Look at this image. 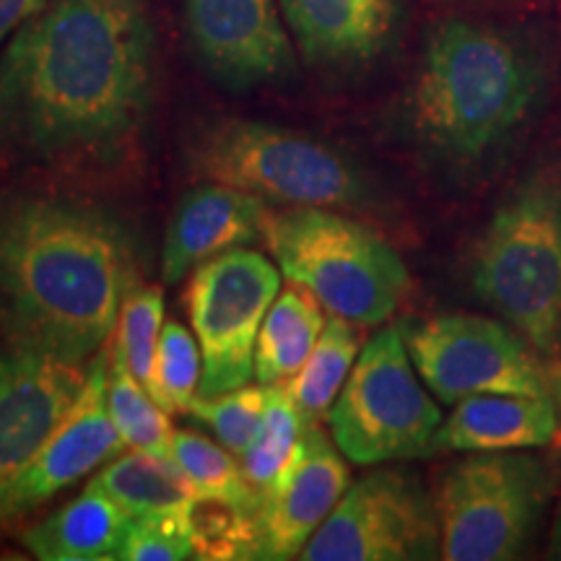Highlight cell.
Segmentation results:
<instances>
[{"label":"cell","mask_w":561,"mask_h":561,"mask_svg":"<svg viewBox=\"0 0 561 561\" xmlns=\"http://www.w3.org/2000/svg\"><path fill=\"white\" fill-rule=\"evenodd\" d=\"M151 91L146 0H50L0 55V164L112 157Z\"/></svg>","instance_id":"1"},{"label":"cell","mask_w":561,"mask_h":561,"mask_svg":"<svg viewBox=\"0 0 561 561\" xmlns=\"http://www.w3.org/2000/svg\"><path fill=\"white\" fill-rule=\"evenodd\" d=\"M133 231L94 203L0 187V339L83 364L138 289Z\"/></svg>","instance_id":"2"},{"label":"cell","mask_w":561,"mask_h":561,"mask_svg":"<svg viewBox=\"0 0 561 561\" xmlns=\"http://www.w3.org/2000/svg\"><path fill=\"white\" fill-rule=\"evenodd\" d=\"M533 96L536 68L507 37L450 19L426 37L409 115L426 149L473 161L523 123Z\"/></svg>","instance_id":"3"},{"label":"cell","mask_w":561,"mask_h":561,"mask_svg":"<svg viewBox=\"0 0 561 561\" xmlns=\"http://www.w3.org/2000/svg\"><path fill=\"white\" fill-rule=\"evenodd\" d=\"M473 291L538 351L561 339V178L536 172L512 191L481 234Z\"/></svg>","instance_id":"4"},{"label":"cell","mask_w":561,"mask_h":561,"mask_svg":"<svg viewBox=\"0 0 561 561\" xmlns=\"http://www.w3.org/2000/svg\"><path fill=\"white\" fill-rule=\"evenodd\" d=\"M263 242L278 268L325 310L356 325H377L409 291V268L367 224L322 206L265 210Z\"/></svg>","instance_id":"5"},{"label":"cell","mask_w":561,"mask_h":561,"mask_svg":"<svg viewBox=\"0 0 561 561\" xmlns=\"http://www.w3.org/2000/svg\"><path fill=\"white\" fill-rule=\"evenodd\" d=\"M191 164L203 180L280 206L356 208L369 201L359 167L325 140L261 121H221L195 138Z\"/></svg>","instance_id":"6"},{"label":"cell","mask_w":561,"mask_h":561,"mask_svg":"<svg viewBox=\"0 0 561 561\" xmlns=\"http://www.w3.org/2000/svg\"><path fill=\"white\" fill-rule=\"evenodd\" d=\"M553 479L533 455L473 453L442 473L437 496L442 559L510 561L523 557L546 504Z\"/></svg>","instance_id":"7"},{"label":"cell","mask_w":561,"mask_h":561,"mask_svg":"<svg viewBox=\"0 0 561 561\" xmlns=\"http://www.w3.org/2000/svg\"><path fill=\"white\" fill-rule=\"evenodd\" d=\"M442 411L426 392L401 328H382L359 351L328 411L333 442L351 462L380 466L434 453Z\"/></svg>","instance_id":"8"},{"label":"cell","mask_w":561,"mask_h":561,"mask_svg":"<svg viewBox=\"0 0 561 561\" xmlns=\"http://www.w3.org/2000/svg\"><path fill=\"white\" fill-rule=\"evenodd\" d=\"M280 276L255 250L231 248L195 265L185 305L201 343L203 398L237 390L255 377V343Z\"/></svg>","instance_id":"9"},{"label":"cell","mask_w":561,"mask_h":561,"mask_svg":"<svg viewBox=\"0 0 561 561\" xmlns=\"http://www.w3.org/2000/svg\"><path fill=\"white\" fill-rule=\"evenodd\" d=\"M413 367L442 403L471 396L551 398V377L525 339L479 314H434L401 328Z\"/></svg>","instance_id":"10"},{"label":"cell","mask_w":561,"mask_h":561,"mask_svg":"<svg viewBox=\"0 0 561 561\" xmlns=\"http://www.w3.org/2000/svg\"><path fill=\"white\" fill-rule=\"evenodd\" d=\"M442 557L437 504L416 476L380 468L351 483L299 553L305 561H411Z\"/></svg>","instance_id":"11"},{"label":"cell","mask_w":561,"mask_h":561,"mask_svg":"<svg viewBox=\"0 0 561 561\" xmlns=\"http://www.w3.org/2000/svg\"><path fill=\"white\" fill-rule=\"evenodd\" d=\"M107 371L110 346L96 351L87 369V385H83L79 401L53 432V437L34 455L30 466L21 468L0 489V528H9L11 523L39 510L58 491L123 450L125 442L107 405Z\"/></svg>","instance_id":"12"},{"label":"cell","mask_w":561,"mask_h":561,"mask_svg":"<svg viewBox=\"0 0 561 561\" xmlns=\"http://www.w3.org/2000/svg\"><path fill=\"white\" fill-rule=\"evenodd\" d=\"M185 24L195 55L221 87L248 91L294 73L273 0H185Z\"/></svg>","instance_id":"13"},{"label":"cell","mask_w":561,"mask_h":561,"mask_svg":"<svg viewBox=\"0 0 561 561\" xmlns=\"http://www.w3.org/2000/svg\"><path fill=\"white\" fill-rule=\"evenodd\" d=\"M335 442L314 424L301 432L297 453L276 489L252 512V559H297L348 489V468Z\"/></svg>","instance_id":"14"},{"label":"cell","mask_w":561,"mask_h":561,"mask_svg":"<svg viewBox=\"0 0 561 561\" xmlns=\"http://www.w3.org/2000/svg\"><path fill=\"white\" fill-rule=\"evenodd\" d=\"M87 371L0 339V489L26 468L79 401Z\"/></svg>","instance_id":"15"},{"label":"cell","mask_w":561,"mask_h":561,"mask_svg":"<svg viewBox=\"0 0 561 561\" xmlns=\"http://www.w3.org/2000/svg\"><path fill=\"white\" fill-rule=\"evenodd\" d=\"M265 201L206 182L182 195L161 248V278L178 284L208 257L263 240Z\"/></svg>","instance_id":"16"},{"label":"cell","mask_w":561,"mask_h":561,"mask_svg":"<svg viewBox=\"0 0 561 561\" xmlns=\"http://www.w3.org/2000/svg\"><path fill=\"white\" fill-rule=\"evenodd\" d=\"M299 50L314 66L371 60L396 30V0H280Z\"/></svg>","instance_id":"17"},{"label":"cell","mask_w":561,"mask_h":561,"mask_svg":"<svg viewBox=\"0 0 561 561\" xmlns=\"http://www.w3.org/2000/svg\"><path fill=\"white\" fill-rule=\"evenodd\" d=\"M559 413L551 398L471 396L442 421L434 450L502 453L543 447L557 437Z\"/></svg>","instance_id":"18"},{"label":"cell","mask_w":561,"mask_h":561,"mask_svg":"<svg viewBox=\"0 0 561 561\" xmlns=\"http://www.w3.org/2000/svg\"><path fill=\"white\" fill-rule=\"evenodd\" d=\"M128 528V512L89 483L81 496L32 525L21 543L42 561H107L117 559Z\"/></svg>","instance_id":"19"},{"label":"cell","mask_w":561,"mask_h":561,"mask_svg":"<svg viewBox=\"0 0 561 561\" xmlns=\"http://www.w3.org/2000/svg\"><path fill=\"white\" fill-rule=\"evenodd\" d=\"M322 305L305 286L291 284L273 299L255 343V380L263 388L286 385L305 367L322 328Z\"/></svg>","instance_id":"20"},{"label":"cell","mask_w":561,"mask_h":561,"mask_svg":"<svg viewBox=\"0 0 561 561\" xmlns=\"http://www.w3.org/2000/svg\"><path fill=\"white\" fill-rule=\"evenodd\" d=\"M91 483L112 496L130 517L187 512L195 502L193 483L170 455L136 450L112 460Z\"/></svg>","instance_id":"21"},{"label":"cell","mask_w":561,"mask_h":561,"mask_svg":"<svg viewBox=\"0 0 561 561\" xmlns=\"http://www.w3.org/2000/svg\"><path fill=\"white\" fill-rule=\"evenodd\" d=\"M354 325L356 322L333 314L322 328L305 367L284 385L307 424H314L331 411L343 382L351 375V367L359 356V333Z\"/></svg>","instance_id":"22"},{"label":"cell","mask_w":561,"mask_h":561,"mask_svg":"<svg viewBox=\"0 0 561 561\" xmlns=\"http://www.w3.org/2000/svg\"><path fill=\"white\" fill-rule=\"evenodd\" d=\"M307 421L294 405L284 385L265 388V416L250 450L242 455V471L250 483L255 504L265 500L297 453Z\"/></svg>","instance_id":"23"},{"label":"cell","mask_w":561,"mask_h":561,"mask_svg":"<svg viewBox=\"0 0 561 561\" xmlns=\"http://www.w3.org/2000/svg\"><path fill=\"white\" fill-rule=\"evenodd\" d=\"M107 405L125 445L140 453L170 455L174 434L170 416L153 401L151 392L133 377L117 343L110 346Z\"/></svg>","instance_id":"24"},{"label":"cell","mask_w":561,"mask_h":561,"mask_svg":"<svg viewBox=\"0 0 561 561\" xmlns=\"http://www.w3.org/2000/svg\"><path fill=\"white\" fill-rule=\"evenodd\" d=\"M170 458L193 483L195 496L219 500L255 512V496L237 460L198 432L180 430L172 434Z\"/></svg>","instance_id":"25"},{"label":"cell","mask_w":561,"mask_h":561,"mask_svg":"<svg viewBox=\"0 0 561 561\" xmlns=\"http://www.w3.org/2000/svg\"><path fill=\"white\" fill-rule=\"evenodd\" d=\"M201 375L203 356L198 339L182 322L167 320L159 335L151 398L167 413L187 411L198 396Z\"/></svg>","instance_id":"26"},{"label":"cell","mask_w":561,"mask_h":561,"mask_svg":"<svg viewBox=\"0 0 561 561\" xmlns=\"http://www.w3.org/2000/svg\"><path fill=\"white\" fill-rule=\"evenodd\" d=\"M164 322V294L157 286L133 289L125 299L117 322V348L123 351L133 377L153 392L159 331Z\"/></svg>","instance_id":"27"},{"label":"cell","mask_w":561,"mask_h":561,"mask_svg":"<svg viewBox=\"0 0 561 561\" xmlns=\"http://www.w3.org/2000/svg\"><path fill=\"white\" fill-rule=\"evenodd\" d=\"M187 413L221 439L231 453L244 455L255 442L265 416V388H242L221 392V396H195Z\"/></svg>","instance_id":"28"},{"label":"cell","mask_w":561,"mask_h":561,"mask_svg":"<svg viewBox=\"0 0 561 561\" xmlns=\"http://www.w3.org/2000/svg\"><path fill=\"white\" fill-rule=\"evenodd\" d=\"M121 561H182L195 559V541L187 512L130 517L128 536L117 551Z\"/></svg>","instance_id":"29"},{"label":"cell","mask_w":561,"mask_h":561,"mask_svg":"<svg viewBox=\"0 0 561 561\" xmlns=\"http://www.w3.org/2000/svg\"><path fill=\"white\" fill-rule=\"evenodd\" d=\"M50 0H0V42L11 37L24 21L45 9Z\"/></svg>","instance_id":"30"},{"label":"cell","mask_w":561,"mask_h":561,"mask_svg":"<svg viewBox=\"0 0 561 561\" xmlns=\"http://www.w3.org/2000/svg\"><path fill=\"white\" fill-rule=\"evenodd\" d=\"M551 557L561 559V502H559L557 523H553V533H551Z\"/></svg>","instance_id":"31"},{"label":"cell","mask_w":561,"mask_h":561,"mask_svg":"<svg viewBox=\"0 0 561 561\" xmlns=\"http://www.w3.org/2000/svg\"><path fill=\"white\" fill-rule=\"evenodd\" d=\"M553 396H557V405H559V426H561V364L553 375Z\"/></svg>","instance_id":"32"}]
</instances>
